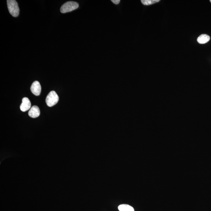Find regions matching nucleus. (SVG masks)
<instances>
[{
	"instance_id": "nucleus-1",
	"label": "nucleus",
	"mask_w": 211,
	"mask_h": 211,
	"mask_svg": "<svg viewBox=\"0 0 211 211\" xmlns=\"http://www.w3.org/2000/svg\"><path fill=\"white\" fill-rule=\"evenodd\" d=\"M7 5L9 13L14 17L18 16L20 12L17 2L15 0H8Z\"/></svg>"
},
{
	"instance_id": "nucleus-2",
	"label": "nucleus",
	"mask_w": 211,
	"mask_h": 211,
	"mask_svg": "<svg viewBox=\"0 0 211 211\" xmlns=\"http://www.w3.org/2000/svg\"><path fill=\"white\" fill-rule=\"evenodd\" d=\"M79 7V4L74 1L66 2L61 6L60 12L62 13H67L76 9Z\"/></svg>"
},
{
	"instance_id": "nucleus-3",
	"label": "nucleus",
	"mask_w": 211,
	"mask_h": 211,
	"mask_svg": "<svg viewBox=\"0 0 211 211\" xmlns=\"http://www.w3.org/2000/svg\"><path fill=\"white\" fill-rule=\"evenodd\" d=\"M58 101V96L54 91L50 92L46 98L47 105L49 107L54 106L57 103Z\"/></svg>"
},
{
	"instance_id": "nucleus-4",
	"label": "nucleus",
	"mask_w": 211,
	"mask_h": 211,
	"mask_svg": "<svg viewBox=\"0 0 211 211\" xmlns=\"http://www.w3.org/2000/svg\"><path fill=\"white\" fill-rule=\"evenodd\" d=\"M31 92L34 95L38 96L40 95L41 92V86L39 82L35 81L33 83L31 87Z\"/></svg>"
},
{
	"instance_id": "nucleus-5",
	"label": "nucleus",
	"mask_w": 211,
	"mask_h": 211,
	"mask_svg": "<svg viewBox=\"0 0 211 211\" xmlns=\"http://www.w3.org/2000/svg\"><path fill=\"white\" fill-rule=\"evenodd\" d=\"M31 103L28 98H24L22 100V103L20 106V109L22 112H25L31 109Z\"/></svg>"
},
{
	"instance_id": "nucleus-6",
	"label": "nucleus",
	"mask_w": 211,
	"mask_h": 211,
	"mask_svg": "<svg viewBox=\"0 0 211 211\" xmlns=\"http://www.w3.org/2000/svg\"><path fill=\"white\" fill-rule=\"evenodd\" d=\"M28 115L30 117L35 118L38 117L40 115V110L37 106H33L30 109Z\"/></svg>"
},
{
	"instance_id": "nucleus-7",
	"label": "nucleus",
	"mask_w": 211,
	"mask_h": 211,
	"mask_svg": "<svg viewBox=\"0 0 211 211\" xmlns=\"http://www.w3.org/2000/svg\"><path fill=\"white\" fill-rule=\"evenodd\" d=\"M210 39L209 36L206 34H202L198 37L197 41L199 43L204 44L207 43L210 40Z\"/></svg>"
},
{
	"instance_id": "nucleus-8",
	"label": "nucleus",
	"mask_w": 211,
	"mask_h": 211,
	"mask_svg": "<svg viewBox=\"0 0 211 211\" xmlns=\"http://www.w3.org/2000/svg\"><path fill=\"white\" fill-rule=\"evenodd\" d=\"M118 209L120 211H134V209L132 206L126 204L119 205Z\"/></svg>"
},
{
	"instance_id": "nucleus-9",
	"label": "nucleus",
	"mask_w": 211,
	"mask_h": 211,
	"mask_svg": "<svg viewBox=\"0 0 211 211\" xmlns=\"http://www.w3.org/2000/svg\"><path fill=\"white\" fill-rule=\"evenodd\" d=\"M160 0H141L142 3L144 5H150L159 2Z\"/></svg>"
},
{
	"instance_id": "nucleus-10",
	"label": "nucleus",
	"mask_w": 211,
	"mask_h": 211,
	"mask_svg": "<svg viewBox=\"0 0 211 211\" xmlns=\"http://www.w3.org/2000/svg\"><path fill=\"white\" fill-rule=\"evenodd\" d=\"M112 2L116 5H118L120 2V0H112Z\"/></svg>"
},
{
	"instance_id": "nucleus-11",
	"label": "nucleus",
	"mask_w": 211,
	"mask_h": 211,
	"mask_svg": "<svg viewBox=\"0 0 211 211\" xmlns=\"http://www.w3.org/2000/svg\"><path fill=\"white\" fill-rule=\"evenodd\" d=\"M210 2H211V0H210Z\"/></svg>"
}]
</instances>
